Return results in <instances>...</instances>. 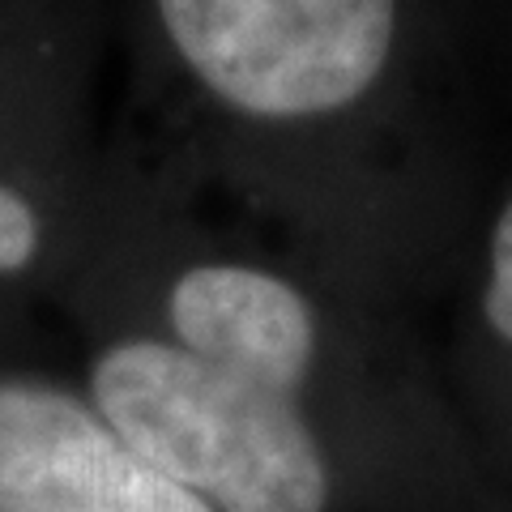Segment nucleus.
<instances>
[{"mask_svg":"<svg viewBox=\"0 0 512 512\" xmlns=\"http://www.w3.org/2000/svg\"><path fill=\"white\" fill-rule=\"evenodd\" d=\"M94 410L141 461L214 512H325L329 466L295 393L175 342L133 338L99 355Z\"/></svg>","mask_w":512,"mask_h":512,"instance_id":"f257e3e1","label":"nucleus"},{"mask_svg":"<svg viewBox=\"0 0 512 512\" xmlns=\"http://www.w3.org/2000/svg\"><path fill=\"white\" fill-rule=\"evenodd\" d=\"M192 77L252 120L355 107L389 69L397 0H158Z\"/></svg>","mask_w":512,"mask_h":512,"instance_id":"f03ea898","label":"nucleus"},{"mask_svg":"<svg viewBox=\"0 0 512 512\" xmlns=\"http://www.w3.org/2000/svg\"><path fill=\"white\" fill-rule=\"evenodd\" d=\"M0 512H214L141 461L94 406L0 380Z\"/></svg>","mask_w":512,"mask_h":512,"instance_id":"7ed1b4c3","label":"nucleus"},{"mask_svg":"<svg viewBox=\"0 0 512 512\" xmlns=\"http://www.w3.org/2000/svg\"><path fill=\"white\" fill-rule=\"evenodd\" d=\"M171 342L214 367L295 393L316 359V316L299 286L252 265H192L167 295Z\"/></svg>","mask_w":512,"mask_h":512,"instance_id":"20e7f679","label":"nucleus"},{"mask_svg":"<svg viewBox=\"0 0 512 512\" xmlns=\"http://www.w3.org/2000/svg\"><path fill=\"white\" fill-rule=\"evenodd\" d=\"M483 316L491 333L512 346V201L495 218L487 244V282H483Z\"/></svg>","mask_w":512,"mask_h":512,"instance_id":"39448f33","label":"nucleus"},{"mask_svg":"<svg viewBox=\"0 0 512 512\" xmlns=\"http://www.w3.org/2000/svg\"><path fill=\"white\" fill-rule=\"evenodd\" d=\"M39 252V214L18 188L0 184V274H18Z\"/></svg>","mask_w":512,"mask_h":512,"instance_id":"423d86ee","label":"nucleus"}]
</instances>
